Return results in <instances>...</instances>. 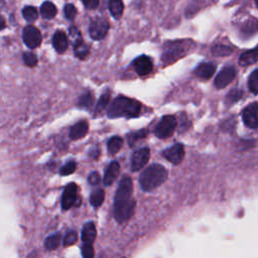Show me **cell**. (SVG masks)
<instances>
[{"label": "cell", "instance_id": "6da1fadb", "mask_svg": "<svg viewBox=\"0 0 258 258\" xmlns=\"http://www.w3.org/2000/svg\"><path fill=\"white\" fill-rule=\"evenodd\" d=\"M133 194V182L130 176L124 175L117 187L114 198V217L118 223L126 222L135 210Z\"/></svg>", "mask_w": 258, "mask_h": 258}, {"label": "cell", "instance_id": "7a4b0ae2", "mask_svg": "<svg viewBox=\"0 0 258 258\" xmlns=\"http://www.w3.org/2000/svg\"><path fill=\"white\" fill-rule=\"evenodd\" d=\"M141 111L140 102L125 97L118 96L107 109V116L109 118H135Z\"/></svg>", "mask_w": 258, "mask_h": 258}, {"label": "cell", "instance_id": "3957f363", "mask_svg": "<svg viewBox=\"0 0 258 258\" xmlns=\"http://www.w3.org/2000/svg\"><path fill=\"white\" fill-rule=\"evenodd\" d=\"M167 178V170L161 164H151L139 176V184L144 191H151L161 185Z\"/></svg>", "mask_w": 258, "mask_h": 258}, {"label": "cell", "instance_id": "277c9868", "mask_svg": "<svg viewBox=\"0 0 258 258\" xmlns=\"http://www.w3.org/2000/svg\"><path fill=\"white\" fill-rule=\"evenodd\" d=\"M189 44L184 40L168 41L163 47L161 60L164 64H170L186 54Z\"/></svg>", "mask_w": 258, "mask_h": 258}, {"label": "cell", "instance_id": "5b68a950", "mask_svg": "<svg viewBox=\"0 0 258 258\" xmlns=\"http://www.w3.org/2000/svg\"><path fill=\"white\" fill-rule=\"evenodd\" d=\"M176 124L177 123L174 116H171V115L163 116L154 128L155 136L161 139L170 137L175 131Z\"/></svg>", "mask_w": 258, "mask_h": 258}, {"label": "cell", "instance_id": "8992f818", "mask_svg": "<svg viewBox=\"0 0 258 258\" xmlns=\"http://www.w3.org/2000/svg\"><path fill=\"white\" fill-rule=\"evenodd\" d=\"M109 22L107 19L105 18H96L94 19L90 26H89V33L90 36L94 39V40H101L103 39L108 30H109Z\"/></svg>", "mask_w": 258, "mask_h": 258}, {"label": "cell", "instance_id": "52a82bcc", "mask_svg": "<svg viewBox=\"0 0 258 258\" xmlns=\"http://www.w3.org/2000/svg\"><path fill=\"white\" fill-rule=\"evenodd\" d=\"M22 38L23 42L26 44L29 48H36L41 43V33L40 31L32 25H27L24 27L22 31Z\"/></svg>", "mask_w": 258, "mask_h": 258}, {"label": "cell", "instance_id": "ba28073f", "mask_svg": "<svg viewBox=\"0 0 258 258\" xmlns=\"http://www.w3.org/2000/svg\"><path fill=\"white\" fill-rule=\"evenodd\" d=\"M242 119L248 128H258V103L249 104L242 112Z\"/></svg>", "mask_w": 258, "mask_h": 258}, {"label": "cell", "instance_id": "9c48e42d", "mask_svg": "<svg viewBox=\"0 0 258 258\" xmlns=\"http://www.w3.org/2000/svg\"><path fill=\"white\" fill-rule=\"evenodd\" d=\"M149 156H150V150L147 147H143L136 150L132 155L131 170L138 171L142 169L145 166V164L148 162Z\"/></svg>", "mask_w": 258, "mask_h": 258}, {"label": "cell", "instance_id": "30bf717a", "mask_svg": "<svg viewBox=\"0 0 258 258\" xmlns=\"http://www.w3.org/2000/svg\"><path fill=\"white\" fill-rule=\"evenodd\" d=\"M236 69L234 67H226L220 71L215 79V87L217 89H223L227 87L236 78Z\"/></svg>", "mask_w": 258, "mask_h": 258}, {"label": "cell", "instance_id": "8fae6325", "mask_svg": "<svg viewBox=\"0 0 258 258\" xmlns=\"http://www.w3.org/2000/svg\"><path fill=\"white\" fill-rule=\"evenodd\" d=\"M162 155L172 164H179L184 157V148L181 143H175L173 146L163 150Z\"/></svg>", "mask_w": 258, "mask_h": 258}, {"label": "cell", "instance_id": "7c38bea8", "mask_svg": "<svg viewBox=\"0 0 258 258\" xmlns=\"http://www.w3.org/2000/svg\"><path fill=\"white\" fill-rule=\"evenodd\" d=\"M77 192L78 186L75 182H71L66 186L61 197V209L63 211L69 210L71 207L75 205L77 201Z\"/></svg>", "mask_w": 258, "mask_h": 258}, {"label": "cell", "instance_id": "4fadbf2b", "mask_svg": "<svg viewBox=\"0 0 258 258\" xmlns=\"http://www.w3.org/2000/svg\"><path fill=\"white\" fill-rule=\"evenodd\" d=\"M133 68L139 76L148 75L153 69L152 60L147 55H140V56H138L137 58L134 59Z\"/></svg>", "mask_w": 258, "mask_h": 258}, {"label": "cell", "instance_id": "5bb4252c", "mask_svg": "<svg viewBox=\"0 0 258 258\" xmlns=\"http://www.w3.org/2000/svg\"><path fill=\"white\" fill-rule=\"evenodd\" d=\"M52 45L58 53L64 52L69 46V39L67 34L61 30L55 31L52 36Z\"/></svg>", "mask_w": 258, "mask_h": 258}, {"label": "cell", "instance_id": "9a60e30c", "mask_svg": "<svg viewBox=\"0 0 258 258\" xmlns=\"http://www.w3.org/2000/svg\"><path fill=\"white\" fill-rule=\"evenodd\" d=\"M120 172V164L117 161H112L104 174V178H103V182L105 185L110 186L118 177Z\"/></svg>", "mask_w": 258, "mask_h": 258}, {"label": "cell", "instance_id": "2e32d148", "mask_svg": "<svg viewBox=\"0 0 258 258\" xmlns=\"http://www.w3.org/2000/svg\"><path fill=\"white\" fill-rule=\"evenodd\" d=\"M89 130V125L86 121H81L71 127L69 136L72 140H79L84 138Z\"/></svg>", "mask_w": 258, "mask_h": 258}, {"label": "cell", "instance_id": "e0dca14e", "mask_svg": "<svg viewBox=\"0 0 258 258\" xmlns=\"http://www.w3.org/2000/svg\"><path fill=\"white\" fill-rule=\"evenodd\" d=\"M216 72V66L213 62H203L197 67L195 70V74L204 79V80H209L211 79Z\"/></svg>", "mask_w": 258, "mask_h": 258}, {"label": "cell", "instance_id": "ac0fdd59", "mask_svg": "<svg viewBox=\"0 0 258 258\" xmlns=\"http://www.w3.org/2000/svg\"><path fill=\"white\" fill-rule=\"evenodd\" d=\"M97 236V231L95 224L93 222H88L84 225L82 230V240L84 243L93 244Z\"/></svg>", "mask_w": 258, "mask_h": 258}, {"label": "cell", "instance_id": "d6986e66", "mask_svg": "<svg viewBox=\"0 0 258 258\" xmlns=\"http://www.w3.org/2000/svg\"><path fill=\"white\" fill-rule=\"evenodd\" d=\"M258 60V47L244 51L239 58V63L242 67L251 66Z\"/></svg>", "mask_w": 258, "mask_h": 258}, {"label": "cell", "instance_id": "ffe728a7", "mask_svg": "<svg viewBox=\"0 0 258 258\" xmlns=\"http://www.w3.org/2000/svg\"><path fill=\"white\" fill-rule=\"evenodd\" d=\"M74 50L76 56L81 59H84L90 52L89 46L84 42L82 37L74 40Z\"/></svg>", "mask_w": 258, "mask_h": 258}, {"label": "cell", "instance_id": "44dd1931", "mask_svg": "<svg viewBox=\"0 0 258 258\" xmlns=\"http://www.w3.org/2000/svg\"><path fill=\"white\" fill-rule=\"evenodd\" d=\"M94 101H95V99H94L93 93L91 91H87L86 93H84L83 95L80 96L78 105L80 108L90 110L94 105Z\"/></svg>", "mask_w": 258, "mask_h": 258}, {"label": "cell", "instance_id": "7402d4cb", "mask_svg": "<svg viewBox=\"0 0 258 258\" xmlns=\"http://www.w3.org/2000/svg\"><path fill=\"white\" fill-rule=\"evenodd\" d=\"M109 10L111 15L115 19H119L122 16L124 5L122 0H109Z\"/></svg>", "mask_w": 258, "mask_h": 258}, {"label": "cell", "instance_id": "603a6c76", "mask_svg": "<svg viewBox=\"0 0 258 258\" xmlns=\"http://www.w3.org/2000/svg\"><path fill=\"white\" fill-rule=\"evenodd\" d=\"M40 14L43 18L51 19L56 14V7L54 6V4L52 2L45 1L42 3V5L40 7Z\"/></svg>", "mask_w": 258, "mask_h": 258}, {"label": "cell", "instance_id": "cb8c5ba5", "mask_svg": "<svg viewBox=\"0 0 258 258\" xmlns=\"http://www.w3.org/2000/svg\"><path fill=\"white\" fill-rule=\"evenodd\" d=\"M123 145V138L120 136H113L109 139L107 143V149L110 154H116Z\"/></svg>", "mask_w": 258, "mask_h": 258}, {"label": "cell", "instance_id": "d4e9b609", "mask_svg": "<svg viewBox=\"0 0 258 258\" xmlns=\"http://www.w3.org/2000/svg\"><path fill=\"white\" fill-rule=\"evenodd\" d=\"M60 243V234L59 233H54L48 237L45 238L44 240V248L46 250H54L59 246Z\"/></svg>", "mask_w": 258, "mask_h": 258}, {"label": "cell", "instance_id": "484cf974", "mask_svg": "<svg viewBox=\"0 0 258 258\" xmlns=\"http://www.w3.org/2000/svg\"><path fill=\"white\" fill-rule=\"evenodd\" d=\"M105 199V191L102 188H97L92 191L90 197V203L94 208L100 207Z\"/></svg>", "mask_w": 258, "mask_h": 258}, {"label": "cell", "instance_id": "4316f807", "mask_svg": "<svg viewBox=\"0 0 258 258\" xmlns=\"http://www.w3.org/2000/svg\"><path fill=\"white\" fill-rule=\"evenodd\" d=\"M110 97H111V92L110 91H107L105 93H103L101 95V97L99 98L98 102H97V105H96V108H95V113L99 114V113H102L106 108L107 106L109 105V101H110Z\"/></svg>", "mask_w": 258, "mask_h": 258}, {"label": "cell", "instance_id": "83f0119b", "mask_svg": "<svg viewBox=\"0 0 258 258\" xmlns=\"http://www.w3.org/2000/svg\"><path fill=\"white\" fill-rule=\"evenodd\" d=\"M248 88L251 93L258 94V69L254 70L248 78Z\"/></svg>", "mask_w": 258, "mask_h": 258}, {"label": "cell", "instance_id": "f1b7e54d", "mask_svg": "<svg viewBox=\"0 0 258 258\" xmlns=\"http://www.w3.org/2000/svg\"><path fill=\"white\" fill-rule=\"evenodd\" d=\"M148 134V130L147 129H141L137 132H132L127 134V140H128V144L130 146H133L135 144V142L141 138L146 137Z\"/></svg>", "mask_w": 258, "mask_h": 258}, {"label": "cell", "instance_id": "f546056e", "mask_svg": "<svg viewBox=\"0 0 258 258\" xmlns=\"http://www.w3.org/2000/svg\"><path fill=\"white\" fill-rule=\"evenodd\" d=\"M212 52L217 56H226L232 52V48L224 44H216L212 48Z\"/></svg>", "mask_w": 258, "mask_h": 258}, {"label": "cell", "instance_id": "4dcf8cb0", "mask_svg": "<svg viewBox=\"0 0 258 258\" xmlns=\"http://www.w3.org/2000/svg\"><path fill=\"white\" fill-rule=\"evenodd\" d=\"M22 15L28 22H32L37 18V11L32 6H26L22 10Z\"/></svg>", "mask_w": 258, "mask_h": 258}, {"label": "cell", "instance_id": "1f68e13d", "mask_svg": "<svg viewBox=\"0 0 258 258\" xmlns=\"http://www.w3.org/2000/svg\"><path fill=\"white\" fill-rule=\"evenodd\" d=\"M76 167H77V164H76L75 160H70L60 167L59 174L60 175H69L76 170Z\"/></svg>", "mask_w": 258, "mask_h": 258}, {"label": "cell", "instance_id": "d6a6232c", "mask_svg": "<svg viewBox=\"0 0 258 258\" xmlns=\"http://www.w3.org/2000/svg\"><path fill=\"white\" fill-rule=\"evenodd\" d=\"M243 95V92L239 89H234L232 90L228 95H227V98H226V101L228 104H234L236 103L237 101H239L241 99Z\"/></svg>", "mask_w": 258, "mask_h": 258}, {"label": "cell", "instance_id": "836d02e7", "mask_svg": "<svg viewBox=\"0 0 258 258\" xmlns=\"http://www.w3.org/2000/svg\"><path fill=\"white\" fill-rule=\"evenodd\" d=\"M63 12H64V16L68 20H74L77 15V8L73 4L68 3L63 7Z\"/></svg>", "mask_w": 258, "mask_h": 258}, {"label": "cell", "instance_id": "e575fe53", "mask_svg": "<svg viewBox=\"0 0 258 258\" xmlns=\"http://www.w3.org/2000/svg\"><path fill=\"white\" fill-rule=\"evenodd\" d=\"M23 61L28 67H35L37 63V57L33 52H24L23 53Z\"/></svg>", "mask_w": 258, "mask_h": 258}, {"label": "cell", "instance_id": "d590c367", "mask_svg": "<svg viewBox=\"0 0 258 258\" xmlns=\"http://www.w3.org/2000/svg\"><path fill=\"white\" fill-rule=\"evenodd\" d=\"M78 240V234L76 231H70L66 234L64 238H63V246H70V245H73L77 242Z\"/></svg>", "mask_w": 258, "mask_h": 258}, {"label": "cell", "instance_id": "8d00e7d4", "mask_svg": "<svg viewBox=\"0 0 258 258\" xmlns=\"http://www.w3.org/2000/svg\"><path fill=\"white\" fill-rule=\"evenodd\" d=\"M82 256L84 258H92L94 257V249L92 244L85 243V245L82 247Z\"/></svg>", "mask_w": 258, "mask_h": 258}, {"label": "cell", "instance_id": "74e56055", "mask_svg": "<svg viewBox=\"0 0 258 258\" xmlns=\"http://www.w3.org/2000/svg\"><path fill=\"white\" fill-rule=\"evenodd\" d=\"M101 181V177H100V174L99 172L97 171H92L89 176H88V182L91 184V185H97L99 184Z\"/></svg>", "mask_w": 258, "mask_h": 258}, {"label": "cell", "instance_id": "f35d334b", "mask_svg": "<svg viewBox=\"0 0 258 258\" xmlns=\"http://www.w3.org/2000/svg\"><path fill=\"white\" fill-rule=\"evenodd\" d=\"M85 7L89 9H95L99 5V0H82Z\"/></svg>", "mask_w": 258, "mask_h": 258}, {"label": "cell", "instance_id": "ab89813d", "mask_svg": "<svg viewBox=\"0 0 258 258\" xmlns=\"http://www.w3.org/2000/svg\"><path fill=\"white\" fill-rule=\"evenodd\" d=\"M70 34H71V36L74 38V40H76V39L82 37L80 31H79V30L77 29V27H75V26L70 27Z\"/></svg>", "mask_w": 258, "mask_h": 258}, {"label": "cell", "instance_id": "60d3db41", "mask_svg": "<svg viewBox=\"0 0 258 258\" xmlns=\"http://www.w3.org/2000/svg\"><path fill=\"white\" fill-rule=\"evenodd\" d=\"M99 154H100V150H99V148H97V147H95V148H93V149H91V150L89 151V155H90L92 158H94V159L98 158V157H99Z\"/></svg>", "mask_w": 258, "mask_h": 258}, {"label": "cell", "instance_id": "b9f144b4", "mask_svg": "<svg viewBox=\"0 0 258 258\" xmlns=\"http://www.w3.org/2000/svg\"><path fill=\"white\" fill-rule=\"evenodd\" d=\"M255 2H256V4H257V6H258V0H254Z\"/></svg>", "mask_w": 258, "mask_h": 258}]
</instances>
